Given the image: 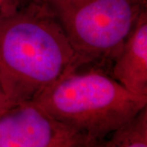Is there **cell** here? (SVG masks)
<instances>
[{
  "label": "cell",
  "mask_w": 147,
  "mask_h": 147,
  "mask_svg": "<svg viewBox=\"0 0 147 147\" xmlns=\"http://www.w3.org/2000/svg\"><path fill=\"white\" fill-rule=\"evenodd\" d=\"M79 59L46 0L0 19V84L12 105L34 100Z\"/></svg>",
  "instance_id": "cell-1"
},
{
  "label": "cell",
  "mask_w": 147,
  "mask_h": 147,
  "mask_svg": "<svg viewBox=\"0 0 147 147\" xmlns=\"http://www.w3.org/2000/svg\"><path fill=\"white\" fill-rule=\"evenodd\" d=\"M34 101L98 146L147 105V97L131 93L98 69L66 74Z\"/></svg>",
  "instance_id": "cell-2"
},
{
  "label": "cell",
  "mask_w": 147,
  "mask_h": 147,
  "mask_svg": "<svg viewBox=\"0 0 147 147\" xmlns=\"http://www.w3.org/2000/svg\"><path fill=\"white\" fill-rule=\"evenodd\" d=\"M61 23L80 65L114 60L147 0H46Z\"/></svg>",
  "instance_id": "cell-3"
},
{
  "label": "cell",
  "mask_w": 147,
  "mask_h": 147,
  "mask_svg": "<svg viewBox=\"0 0 147 147\" xmlns=\"http://www.w3.org/2000/svg\"><path fill=\"white\" fill-rule=\"evenodd\" d=\"M97 144L52 116L34 100L0 115V147H94Z\"/></svg>",
  "instance_id": "cell-4"
},
{
  "label": "cell",
  "mask_w": 147,
  "mask_h": 147,
  "mask_svg": "<svg viewBox=\"0 0 147 147\" xmlns=\"http://www.w3.org/2000/svg\"><path fill=\"white\" fill-rule=\"evenodd\" d=\"M113 61V78L131 93L147 97V10Z\"/></svg>",
  "instance_id": "cell-5"
},
{
  "label": "cell",
  "mask_w": 147,
  "mask_h": 147,
  "mask_svg": "<svg viewBox=\"0 0 147 147\" xmlns=\"http://www.w3.org/2000/svg\"><path fill=\"white\" fill-rule=\"evenodd\" d=\"M105 147H146L147 105L111 132Z\"/></svg>",
  "instance_id": "cell-6"
},
{
  "label": "cell",
  "mask_w": 147,
  "mask_h": 147,
  "mask_svg": "<svg viewBox=\"0 0 147 147\" xmlns=\"http://www.w3.org/2000/svg\"><path fill=\"white\" fill-rule=\"evenodd\" d=\"M36 0H0V19L20 11Z\"/></svg>",
  "instance_id": "cell-7"
},
{
  "label": "cell",
  "mask_w": 147,
  "mask_h": 147,
  "mask_svg": "<svg viewBox=\"0 0 147 147\" xmlns=\"http://www.w3.org/2000/svg\"><path fill=\"white\" fill-rule=\"evenodd\" d=\"M11 106V105L10 104L9 100H7L5 93L3 92V89L2 88V85L0 84V115L7 110L8 108H10Z\"/></svg>",
  "instance_id": "cell-8"
}]
</instances>
